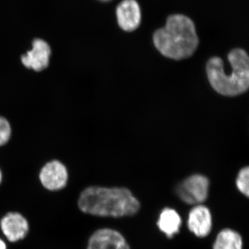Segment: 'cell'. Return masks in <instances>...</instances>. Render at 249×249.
Masks as SVG:
<instances>
[{
  "label": "cell",
  "instance_id": "obj_1",
  "mask_svg": "<svg viewBox=\"0 0 249 249\" xmlns=\"http://www.w3.org/2000/svg\"><path fill=\"white\" fill-rule=\"evenodd\" d=\"M78 205L84 213L112 218L133 216L141 207L138 199L124 187H88L80 195Z\"/></svg>",
  "mask_w": 249,
  "mask_h": 249
},
{
  "label": "cell",
  "instance_id": "obj_2",
  "mask_svg": "<svg viewBox=\"0 0 249 249\" xmlns=\"http://www.w3.org/2000/svg\"><path fill=\"white\" fill-rule=\"evenodd\" d=\"M155 47L163 56L175 60L189 58L199 45L194 22L186 16L172 15L153 35Z\"/></svg>",
  "mask_w": 249,
  "mask_h": 249
},
{
  "label": "cell",
  "instance_id": "obj_3",
  "mask_svg": "<svg viewBox=\"0 0 249 249\" xmlns=\"http://www.w3.org/2000/svg\"><path fill=\"white\" fill-rule=\"evenodd\" d=\"M231 67L230 73H226L224 62L219 57L210 58L206 71L211 87L218 93L235 96L249 89V55L242 49H235L228 55Z\"/></svg>",
  "mask_w": 249,
  "mask_h": 249
},
{
  "label": "cell",
  "instance_id": "obj_4",
  "mask_svg": "<svg viewBox=\"0 0 249 249\" xmlns=\"http://www.w3.org/2000/svg\"><path fill=\"white\" fill-rule=\"evenodd\" d=\"M209 178L200 174H195L185 178L176 188V193L181 201L188 205L202 204L209 194Z\"/></svg>",
  "mask_w": 249,
  "mask_h": 249
},
{
  "label": "cell",
  "instance_id": "obj_5",
  "mask_svg": "<svg viewBox=\"0 0 249 249\" xmlns=\"http://www.w3.org/2000/svg\"><path fill=\"white\" fill-rule=\"evenodd\" d=\"M87 249H131L128 242L115 229L103 228L90 236Z\"/></svg>",
  "mask_w": 249,
  "mask_h": 249
},
{
  "label": "cell",
  "instance_id": "obj_6",
  "mask_svg": "<svg viewBox=\"0 0 249 249\" xmlns=\"http://www.w3.org/2000/svg\"><path fill=\"white\" fill-rule=\"evenodd\" d=\"M187 227L196 237H207L213 228L212 214L209 208L203 204L193 206L188 214Z\"/></svg>",
  "mask_w": 249,
  "mask_h": 249
},
{
  "label": "cell",
  "instance_id": "obj_7",
  "mask_svg": "<svg viewBox=\"0 0 249 249\" xmlns=\"http://www.w3.org/2000/svg\"><path fill=\"white\" fill-rule=\"evenodd\" d=\"M40 179L43 186L52 191H59L66 186L68 173L65 165L58 160H53L42 168Z\"/></svg>",
  "mask_w": 249,
  "mask_h": 249
},
{
  "label": "cell",
  "instance_id": "obj_8",
  "mask_svg": "<svg viewBox=\"0 0 249 249\" xmlns=\"http://www.w3.org/2000/svg\"><path fill=\"white\" fill-rule=\"evenodd\" d=\"M51 56V48L49 44L42 39H36L33 42L32 49L21 60L23 65L28 69L40 71L48 67Z\"/></svg>",
  "mask_w": 249,
  "mask_h": 249
},
{
  "label": "cell",
  "instance_id": "obj_9",
  "mask_svg": "<svg viewBox=\"0 0 249 249\" xmlns=\"http://www.w3.org/2000/svg\"><path fill=\"white\" fill-rule=\"evenodd\" d=\"M0 227L7 240L11 242L23 240L29 232L28 221L18 213L6 214L1 219Z\"/></svg>",
  "mask_w": 249,
  "mask_h": 249
},
{
  "label": "cell",
  "instance_id": "obj_10",
  "mask_svg": "<svg viewBox=\"0 0 249 249\" xmlns=\"http://www.w3.org/2000/svg\"><path fill=\"white\" fill-rule=\"evenodd\" d=\"M119 27L125 31H133L139 27L142 19L140 6L136 0H124L116 9Z\"/></svg>",
  "mask_w": 249,
  "mask_h": 249
},
{
  "label": "cell",
  "instance_id": "obj_11",
  "mask_svg": "<svg viewBox=\"0 0 249 249\" xmlns=\"http://www.w3.org/2000/svg\"><path fill=\"white\" fill-rule=\"evenodd\" d=\"M182 224V219L176 210L166 207L162 210L159 216L157 225L160 231L168 239L173 238L178 234Z\"/></svg>",
  "mask_w": 249,
  "mask_h": 249
},
{
  "label": "cell",
  "instance_id": "obj_12",
  "mask_svg": "<svg viewBox=\"0 0 249 249\" xmlns=\"http://www.w3.org/2000/svg\"><path fill=\"white\" fill-rule=\"evenodd\" d=\"M213 249H243L242 236L232 229H223L218 233Z\"/></svg>",
  "mask_w": 249,
  "mask_h": 249
},
{
  "label": "cell",
  "instance_id": "obj_13",
  "mask_svg": "<svg viewBox=\"0 0 249 249\" xmlns=\"http://www.w3.org/2000/svg\"><path fill=\"white\" fill-rule=\"evenodd\" d=\"M236 186L242 194L249 198V166L240 170L236 179Z\"/></svg>",
  "mask_w": 249,
  "mask_h": 249
},
{
  "label": "cell",
  "instance_id": "obj_14",
  "mask_svg": "<svg viewBox=\"0 0 249 249\" xmlns=\"http://www.w3.org/2000/svg\"><path fill=\"white\" fill-rule=\"evenodd\" d=\"M11 129L9 123L0 116V145H4L11 137Z\"/></svg>",
  "mask_w": 249,
  "mask_h": 249
},
{
  "label": "cell",
  "instance_id": "obj_15",
  "mask_svg": "<svg viewBox=\"0 0 249 249\" xmlns=\"http://www.w3.org/2000/svg\"><path fill=\"white\" fill-rule=\"evenodd\" d=\"M0 249H7L6 243L1 239H0Z\"/></svg>",
  "mask_w": 249,
  "mask_h": 249
},
{
  "label": "cell",
  "instance_id": "obj_16",
  "mask_svg": "<svg viewBox=\"0 0 249 249\" xmlns=\"http://www.w3.org/2000/svg\"><path fill=\"white\" fill-rule=\"evenodd\" d=\"M1 171H0V183H1Z\"/></svg>",
  "mask_w": 249,
  "mask_h": 249
},
{
  "label": "cell",
  "instance_id": "obj_17",
  "mask_svg": "<svg viewBox=\"0 0 249 249\" xmlns=\"http://www.w3.org/2000/svg\"><path fill=\"white\" fill-rule=\"evenodd\" d=\"M101 1H110V0H101Z\"/></svg>",
  "mask_w": 249,
  "mask_h": 249
}]
</instances>
